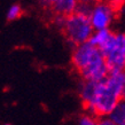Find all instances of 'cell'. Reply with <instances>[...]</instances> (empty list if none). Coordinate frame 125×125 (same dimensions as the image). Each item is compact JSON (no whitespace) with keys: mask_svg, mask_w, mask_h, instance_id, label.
<instances>
[{"mask_svg":"<svg viewBox=\"0 0 125 125\" xmlns=\"http://www.w3.org/2000/svg\"><path fill=\"white\" fill-rule=\"evenodd\" d=\"M78 93L86 114L95 118L107 117L121 100H125V70L109 72L100 82L80 79Z\"/></svg>","mask_w":125,"mask_h":125,"instance_id":"cell-1","label":"cell"},{"mask_svg":"<svg viewBox=\"0 0 125 125\" xmlns=\"http://www.w3.org/2000/svg\"><path fill=\"white\" fill-rule=\"evenodd\" d=\"M71 63L83 80L100 82L110 72L102 53L88 42L73 46Z\"/></svg>","mask_w":125,"mask_h":125,"instance_id":"cell-2","label":"cell"},{"mask_svg":"<svg viewBox=\"0 0 125 125\" xmlns=\"http://www.w3.org/2000/svg\"><path fill=\"white\" fill-rule=\"evenodd\" d=\"M55 24L62 30L68 42L73 46L87 42L94 31L88 16L77 10L65 17L55 16Z\"/></svg>","mask_w":125,"mask_h":125,"instance_id":"cell-3","label":"cell"},{"mask_svg":"<svg viewBox=\"0 0 125 125\" xmlns=\"http://www.w3.org/2000/svg\"><path fill=\"white\" fill-rule=\"evenodd\" d=\"M100 52L110 72L123 70L125 63V32H114L110 40Z\"/></svg>","mask_w":125,"mask_h":125,"instance_id":"cell-4","label":"cell"},{"mask_svg":"<svg viewBox=\"0 0 125 125\" xmlns=\"http://www.w3.org/2000/svg\"><path fill=\"white\" fill-rule=\"evenodd\" d=\"M117 17V11L109 5L107 0H96L91 4L88 20L93 30L110 29Z\"/></svg>","mask_w":125,"mask_h":125,"instance_id":"cell-5","label":"cell"},{"mask_svg":"<svg viewBox=\"0 0 125 125\" xmlns=\"http://www.w3.org/2000/svg\"><path fill=\"white\" fill-rule=\"evenodd\" d=\"M78 6L76 0H56L52 6L51 9L53 10L55 16H69L75 13Z\"/></svg>","mask_w":125,"mask_h":125,"instance_id":"cell-6","label":"cell"},{"mask_svg":"<svg viewBox=\"0 0 125 125\" xmlns=\"http://www.w3.org/2000/svg\"><path fill=\"white\" fill-rule=\"evenodd\" d=\"M113 33H114V31L111 30V29L94 30L87 42L91 44L92 46H94L95 48H98L99 51H100V49L103 48V47L107 45V42L110 40Z\"/></svg>","mask_w":125,"mask_h":125,"instance_id":"cell-7","label":"cell"},{"mask_svg":"<svg viewBox=\"0 0 125 125\" xmlns=\"http://www.w3.org/2000/svg\"><path fill=\"white\" fill-rule=\"evenodd\" d=\"M107 117L115 125H125V100H121Z\"/></svg>","mask_w":125,"mask_h":125,"instance_id":"cell-8","label":"cell"},{"mask_svg":"<svg viewBox=\"0 0 125 125\" xmlns=\"http://www.w3.org/2000/svg\"><path fill=\"white\" fill-rule=\"evenodd\" d=\"M22 13H23L22 7L19 4H14L8 8L7 13H6V19L8 21H15V20L20 19L22 16Z\"/></svg>","mask_w":125,"mask_h":125,"instance_id":"cell-9","label":"cell"},{"mask_svg":"<svg viewBox=\"0 0 125 125\" xmlns=\"http://www.w3.org/2000/svg\"><path fill=\"white\" fill-rule=\"evenodd\" d=\"M77 125H96V118L88 114H84L79 117Z\"/></svg>","mask_w":125,"mask_h":125,"instance_id":"cell-10","label":"cell"},{"mask_svg":"<svg viewBox=\"0 0 125 125\" xmlns=\"http://www.w3.org/2000/svg\"><path fill=\"white\" fill-rule=\"evenodd\" d=\"M109 5L117 11V14L125 7V0H107Z\"/></svg>","mask_w":125,"mask_h":125,"instance_id":"cell-11","label":"cell"},{"mask_svg":"<svg viewBox=\"0 0 125 125\" xmlns=\"http://www.w3.org/2000/svg\"><path fill=\"white\" fill-rule=\"evenodd\" d=\"M96 125H115L108 117H100L96 118Z\"/></svg>","mask_w":125,"mask_h":125,"instance_id":"cell-12","label":"cell"},{"mask_svg":"<svg viewBox=\"0 0 125 125\" xmlns=\"http://www.w3.org/2000/svg\"><path fill=\"white\" fill-rule=\"evenodd\" d=\"M78 4H92V2H94L95 0H76Z\"/></svg>","mask_w":125,"mask_h":125,"instance_id":"cell-13","label":"cell"},{"mask_svg":"<svg viewBox=\"0 0 125 125\" xmlns=\"http://www.w3.org/2000/svg\"><path fill=\"white\" fill-rule=\"evenodd\" d=\"M118 14H122V15H123V20H124V25H125V7L123 8V9H122V10L119 11Z\"/></svg>","mask_w":125,"mask_h":125,"instance_id":"cell-14","label":"cell"},{"mask_svg":"<svg viewBox=\"0 0 125 125\" xmlns=\"http://www.w3.org/2000/svg\"><path fill=\"white\" fill-rule=\"evenodd\" d=\"M4 125H11V124H10V123H5Z\"/></svg>","mask_w":125,"mask_h":125,"instance_id":"cell-15","label":"cell"},{"mask_svg":"<svg viewBox=\"0 0 125 125\" xmlns=\"http://www.w3.org/2000/svg\"><path fill=\"white\" fill-rule=\"evenodd\" d=\"M123 70H125V63H124V69H123Z\"/></svg>","mask_w":125,"mask_h":125,"instance_id":"cell-16","label":"cell"}]
</instances>
